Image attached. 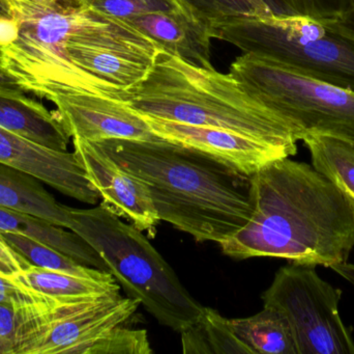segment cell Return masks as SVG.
I'll list each match as a JSON object with an SVG mask.
<instances>
[{
	"label": "cell",
	"instance_id": "obj_1",
	"mask_svg": "<svg viewBox=\"0 0 354 354\" xmlns=\"http://www.w3.org/2000/svg\"><path fill=\"white\" fill-rule=\"evenodd\" d=\"M250 200L251 220L220 243L224 255L282 258L346 276L354 201L313 166L289 157L270 162L250 176Z\"/></svg>",
	"mask_w": 354,
	"mask_h": 354
},
{
	"label": "cell",
	"instance_id": "obj_2",
	"mask_svg": "<svg viewBox=\"0 0 354 354\" xmlns=\"http://www.w3.org/2000/svg\"><path fill=\"white\" fill-rule=\"evenodd\" d=\"M149 189L161 222L199 242L220 245L251 220L250 177L160 137L97 141Z\"/></svg>",
	"mask_w": 354,
	"mask_h": 354
},
{
	"label": "cell",
	"instance_id": "obj_3",
	"mask_svg": "<svg viewBox=\"0 0 354 354\" xmlns=\"http://www.w3.org/2000/svg\"><path fill=\"white\" fill-rule=\"evenodd\" d=\"M126 103L141 116L241 133L297 154L301 131L248 95L230 74L198 68L167 52L158 53L145 80Z\"/></svg>",
	"mask_w": 354,
	"mask_h": 354
},
{
	"label": "cell",
	"instance_id": "obj_4",
	"mask_svg": "<svg viewBox=\"0 0 354 354\" xmlns=\"http://www.w3.org/2000/svg\"><path fill=\"white\" fill-rule=\"evenodd\" d=\"M72 215L71 231L101 256L128 297L140 301L160 324L181 333L199 317L203 306L187 292L142 231L122 222L102 204L91 209L72 208Z\"/></svg>",
	"mask_w": 354,
	"mask_h": 354
},
{
	"label": "cell",
	"instance_id": "obj_5",
	"mask_svg": "<svg viewBox=\"0 0 354 354\" xmlns=\"http://www.w3.org/2000/svg\"><path fill=\"white\" fill-rule=\"evenodd\" d=\"M212 39L354 91V21L301 15L248 17L210 27Z\"/></svg>",
	"mask_w": 354,
	"mask_h": 354
},
{
	"label": "cell",
	"instance_id": "obj_6",
	"mask_svg": "<svg viewBox=\"0 0 354 354\" xmlns=\"http://www.w3.org/2000/svg\"><path fill=\"white\" fill-rule=\"evenodd\" d=\"M10 3L19 31L12 43L1 47L0 66L18 79L26 93L48 100L57 94L84 93L127 101L129 91L79 68L66 54V41L84 16L80 0Z\"/></svg>",
	"mask_w": 354,
	"mask_h": 354
},
{
	"label": "cell",
	"instance_id": "obj_7",
	"mask_svg": "<svg viewBox=\"0 0 354 354\" xmlns=\"http://www.w3.org/2000/svg\"><path fill=\"white\" fill-rule=\"evenodd\" d=\"M229 74L248 95L295 125L303 139L324 133L354 141L353 91L249 53L233 62Z\"/></svg>",
	"mask_w": 354,
	"mask_h": 354
},
{
	"label": "cell",
	"instance_id": "obj_8",
	"mask_svg": "<svg viewBox=\"0 0 354 354\" xmlns=\"http://www.w3.org/2000/svg\"><path fill=\"white\" fill-rule=\"evenodd\" d=\"M140 301L120 292L68 301L37 299L17 306L15 354H89L108 333L128 326Z\"/></svg>",
	"mask_w": 354,
	"mask_h": 354
},
{
	"label": "cell",
	"instance_id": "obj_9",
	"mask_svg": "<svg viewBox=\"0 0 354 354\" xmlns=\"http://www.w3.org/2000/svg\"><path fill=\"white\" fill-rule=\"evenodd\" d=\"M310 264L283 266L262 294L266 307L284 315L297 354H354V340L340 315L342 291Z\"/></svg>",
	"mask_w": 354,
	"mask_h": 354
},
{
	"label": "cell",
	"instance_id": "obj_10",
	"mask_svg": "<svg viewBox=\"0 0 354 354\" xmlns=\"http://www.w3.org/2000/svg\"><path fill=\"white\" fill-rule=\"evenodd\" d=\"M74 153L103 200L102 205L151 236L161 222L147 185L118 164L97 141L73 139Z\"/></svg>",
	"mask_w": 354,
	"mask_h": 354
},
{
	"label": "cell",
	"instance_id": "obj_11",
	"mask_svg": "<svg viewBox=\"0 0 354 354\" xmlns=\"http://www.w3.org/2000/svg\"><path fill=\"white\" fill-rule=\"evenodd\" d=\"M142 116L157 136L205 154L245 176H252L274 160L295 155L285 148L226 129Z\"/></svg>",
	"mask_w": 354,
	"mask_h": 354
},
{
	"label": "cell",
	"instance_id": "obj_12",
	"mask_svg": "<svg viewBox=\"0 0 354 354\" xmlns=\"http://www.w3.org/2000/svg\"><path fill=\"white\" fill-rule=\"evenodd\" d=\"M49 100L55 104L56 112L72 139L91 141L160 139L143 116L124 101L84 93L57 94Z\"/></svg>",
	"mask_w": 354,
	"mask_h": 354
},
{
	"label": "cell",
	"instance_id": "obj_13",
	"mask_svg": "<svg viewBox=\"0 0 354 354\" xmlns=\"http://www.w3.org/2000/svg\"><path fill=\"white\" fill-rule=\"evenodd\" d=\"M0 162L82 203L97 205L101 199L75 153L50 149L0 129Z\"/></svg>",
	"mask_w": 354,
	"mask_h": 354
},
{
	"label": "cell",
	"instance_id": "obj_14",
	"mask_svg": "<svg viewBox=\"0 0 354 354\" xmlns=\"http://www.w3.org/2000/svg\"><path fill=\"white\" fill-rule=\"evenodd\" d=\"M124 22L149 37L163 51L198 68H214L210 28L185 8L147 12Z\"/></svg>",
	"mask_w": 354,
	"mask_h": 354
},
{
	"label": "cell",
	"instance_id": "obj_15",
	"mask_svg": "<svg viewBox=\"0 0 354 354\" xmlns=\"http://www.w3.org/2000/svg\"><path fill=\"white\" fill-rule=\"evenodd\" d=\"M21 91L0 89V129L57 151H68L70 135L57 112Z\"/></svg>",
	"mask_w": 354,
	"mask_h": 354
},
{
	"label": "cell",
	"instance_id": "obj_16",
	"mask_svg": "<svg viewBox=\"0 0 354 354\" xmlns=\"http://www.w3.org/2000/svg\"><path fill=\"white\" fill-rule=\"evenodd\" d=\"M0 206L68 230L74 224L72 208L58 203L41 181L3 162H0Z\"/></svg>",
	"mask_w": 354,
	"mask_h": 354
},
{
	"label": "cell",
	"instance_id": "obj_17",
	"mask_svg": "<svg viewBox=\"0 0 354 354\" xmlns=\"http://www.w3.org/2000/svg\"><path fill=\"white\" fill-rule=\"evenodd\" d=\"M31 214L0 206V232L17 233L49 245L82 265L108 272L101 256L79 235Z\"/></svg>",
	"mask_w": 354,
	"mask_h": 354
},
{
	"label": "cell",
	"instance_id": "obj_18",
	"mask_svg": "<svg viewBox=\"0 0 354 354\" xmlns=\"http://www.w3.org/2000/svg\"><path fill=\"white\" fill-rule=\"evenodd\" d=\"M66 52L79 68L127 91L147 78L155 62L110 48L68 41Z\"/></svg>",
	"mask_w": 354,
	"mask_h": 354
},
{
	"label": "cell",
	"instance_id": "obj_19",
	"mask_svg": "<svg viewBox=\"0 0 354 354\" xmlns=\"http://www.w3.org/2000/svg\"><path fill=\"white\" fill-rule=\"evenodd\" d=\"M3 278L21 289L52 301H68L120 292V286L112 276L106 278H78L35 265Z\"/></svg>",
	"mask_w": 354,
	"mask_h": 354
},
{
	"label": "cell",
	"instance_id": "obj_20",
	"mask_svg": "<svg viewBox=\"0 0 354 354\" xmlns=\"http://www.w3.org/2000/svg\"><path fill=\"white\" fill-rule=\"evenodd\" d=\"M230 321L235 334L253 354H297L288 321L274 308L264 306L255 315Z\"/></svg>",
	"mask_w": 354,
	"mask_h": 354
},
{
	"label": "cell",
	"instance_id": "obj_21",
	"mask_svg": "<svg viewBox=\"0 0 354 354\" xmlns=\"http://www.w3.org/2000/svg\"><path fill=\"white\" fill-rule=\"evenodd\" d=\"M185 354H253L235 334L230 319L212 308L180 333Z\"/></svg>",
	"mask_w": 354,
	"mask_h": 354
},
{
	"label": "cell",
	"instance_id": "obj_22",
	"mask_svg": "<svg viewBox=\"0 0 354 354\" xmlns=\"http://www.w3.org/2000/svg\"><path fill=\"white\" fill-rule=\"evenodd\" d=\"M301 141L312 166L354 201V141L324 133H308Z\"/></svg>",
	"mask_w": 354,
	"mask_h": 354
},
{
	"label": "cell",
	"instance_id": "obj_23",
	"mask_svg": "<svg viewBox=\"0 0 354 354\" xmlns=\"http://www.w3.org/2000/svg\"><path fill=\"white\" fill-rule=\"evenodd\" d=\"M185 10L208 27L248 17L295 15L284 0H178Z\"/></svg>",
	"mask_w": 354,
	"mask_h": 354
},
{
	"label": "cell",
	"instance_id": "obj_24",
	"mask_svg": "<svg viewBox=\"0 0 354 354\" xmlns=\"http://www.w3.org/2000/svg\"><path fill=\"white\" fill-rule=\"evenodd\" d=\"M2 238L32 265L68 276L85 278H106L112 274L82 265L66 254L17 233L0 232Z\"/></svg>",
	"mask_w": 354,
	"mask_h": 354
},
{
	"label": "cell",
	"instance_id": "obj_25",
	"mask_svg": "<svg viewBox=\"0 0 354 354\" xmlns=\"http://www.w3.org/2000/svg\"><path fill=\"white\" fill-rule=\"evenodd\" d=\"M86 8L106 16L126 20L147 12H166L183 8L178 0H80Z\"/></svg>",
	"mask_w": 354,
	"mask_h": 354
},
{
	"label": "cell",
	"instance_id": "obj_26",
	"mask_svg": "<svg viewBox=\"0 0 354 354\" xmlns=\"http://www.w3.org/2000/svg\"><path fill=\"white\" fill-rule=\"evenodd\" d=\"M153 349L145 330L126 326L114 328L100 339L89 354H151Z\"/></svg>",
	"mask_w": 354,
	"mask_h": 354
},
{
	"label": "cell",
	"instance_id": "obj_27",
	"mask_svg": "<svg viewBox=\"0 0 354 354\" xmlns=\"http://www.w3.org/2000/svg\"><path fill=\"white\" fill-rule=\"evenodd\" d=\"M295 15L318 19L343 18L351 12L353 0H284Z\"/></svg>",
	"mask_w": 354,
	"mask_h": 354
},
{
	"label": "cell",
	"instance_id": "obj_28",
	"mask_svg": "<svg viewBox=\"0 0 354 354\" xmlns=\"http://www.w3.org/2000/svg\"><path fill=\"white\" fill-rule=\"evenodd\" d=\"M17 326L16 306L0 303V354H15Z\"/></svg>",
	"mask_w": 354,
	"mask_h": 354
},
{
	"label": "cell",
	"instance_id": "obj_29",
	"mask_svg": "<svg viewBox=\"0 0 354 354\" xmlns=\"http://www.w3.org/2000/svg\"><path fill=\"white\" fill-rule=\"evenodd\" d=\"M32 264L12 249L0 235V276L6 278L30 267Z\"/></svg>",
	"mask_w": 354,
	"mask_h": 354
},
{
	"label": "cell",
	"instance_id": "obj_30",
	"mask_svg": "<svg viewBox=\"0 0 354 354\" xmlns=\"http://www.w3.org/2000/svg\"><path fill=\"white\" fill-rule=\"evenodd\" d=\"M19 24L17 19L0 20V47L10 45L18 35Z\"/></svg>",
	"mask_w": 354,
	"mask_h": 354
},
{
	"label": "cell",
	"instance_id": "obj_31",
	"mask_svg": "<svg viewBox=\"0 0 354 354\" xmlns=\"http://www.w3.org/2000/svg\"><path fill=\"white\" fill-rule=\"evenodd\" d=\"M0 89L26 93L18 79L2 66H0Z\"/></svg>",
	"mask_w": 354,
	"mask_h": 354
},
{
	"label": "cell",
	"instance_id": "obj_32",
	"mask_svg": "<svg viewBox=\"0 0 354 354\" xmlns=\"http://www.w3.org/2000/svg\"><path fill=\"white\" fill-rule=\"evenodd\" d=\"M15 19L10 0H0V20H12Z\"/></svg>",
	"mask_w": 354,
	"mask_h": 354
},
{
	"label": "cell",
	"instance_id": "obj_33",
	"mask_svg": "<svg viewBox=\"0 0 354 354\" xmlns=\"http://www.w3.org/2000/svg\"><path fill=\"white\" fill-rule=\"evenodd\" d=\"M25 1L37 4H52L55 3V2L64 1V0H25Z\"/></svg>",
	"mask_w": 354,
	"mask_h": 354
},
{
	"label": "cell",
	"instance_id": "obj_34",
	"mask_svg": "<svg viewBox=\"0 0 354 354\" xmlns=\"http://www.w3.org/2000/svg\"><path fill=\"white\" fill-rule=\"evenodd\" d=\"M347 17H349V18L353 19L354 21V0H353V8H351V12H348V14L346 15Z\"/></svg>",
	"mask_w": 354,
	"mask_h": 354
},
{
	"label": "cell",
	"instance_id": "obj_35",
	"mask_svg": "<svg viewBox=\"0 0 354 354\" xmlns=\"http://www.w3.org/2000/svg\"><path fill=\"white\" fill-rule=\"evenodd\" d=\"M2 56V51H1V47H0V60H1Z\"/></svg>",
	"mask_w": 354,
	"mask_h": 354
}]
</instances>
